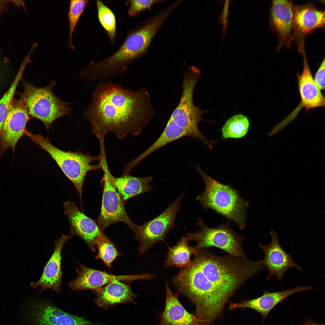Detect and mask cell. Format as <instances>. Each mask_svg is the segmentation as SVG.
<instances>
[{
    "label": "cell",
    "mask_w": 325,
    "mask_h": 325,
    "mask_svg": "<svg viewBox=\"0 0 325 325\" xmlns=\"http://www.w3.org/2000/svg\"><path fill=\"white\" fill-rule=\"evenodd\" d=\"M325 63L324 58L316 72L314 79L316 85L320 90L325 89Z\"/></svg>",
    "instance_id": "f546056e"
},
{
    "label": "cell",
    "mask_w": 325,
    "mask_h": 325,
    "mask_svg": "<svg viewBox=\"0 0 325 325\" xmlns=\"http://www.w3.org/2000/svg\"><path fill=\"white\" fill-rule=\"evenodd\" d=\"M185 188L180 196L169 204L162 212L154 218L138 226L135 233L139 242L137 249L144 253L156 243L165 242L169 232L176 226V215L179 210L186 191Z\"/></svg>",
    "instance_id": "ba28073f"
},
{
    "label": "cell",
    "mask_w": 325,
    "mask_h": 325,
    "mask_svg": "<svg viewBox=\"0 0 325 325\" xmlns=\"http://www.w3.org/2000/svg\"><path fill=\"white\" fill-rule=\"evenodd\" d=\"M55 84L53 81L46 86L38 87L24 83L22 99L30 115L42 121L48 130L55 120L70 111L67 104L54 94L53 88Z\"/></svg>",
    "instance_id": "8992f818"
},
{
    "label": "cell",
    "mask_w": 325,
    "mask_h": 325,
    "mask_svg": "<svg viewBox=\"0 0 325 325\" xmlns=\"http://www.w3.org/2000/svg\"><path fill=\"white\" fill-rule=\"evenodd\" d=\"M302 325H325V324L316 323L311 319L307 318L304 321Z\"/></svg>",
    "instance_id": "1f68e13d"
},
{
    "label": "cell",
    "mask_w": 325,
    "mask_h": 325,
    "mask_svg": "<svg viewBox=\"0 0 325 325\" xmlns=\"http://www.w3.org/2000/svg\"><path fill=\"white\" fill-rule=\"evenodd\" d=\"M96 5L98 20L113 45L116 36V17L111 9L102 1H96Z\"/></svg>",
    "instance_id": "d4e9b609"
},
{
    "label": "cell",
    "mask_w": 325,
    "mask_h": 325,
    "mask_svg": "<svg viewBox=\"0 0 325 325\" xmlns=\"http://www.w3.org/2000/svg\"><path fill=\"white\" fill-rule=\"evenodd\" d=\"M163 0H130L127 1L126 5H129L128 14L130 17H134L146 10H150L154 4L161 3Z\"/></svg>",
    "instance_id": "f1b7e54d"
},
{
    "label": "cell",
    "mask_w": 325,
    "mask_h": 325,
    "mask_svg": "<svg viewBox=\"0 0 325 325\" xmlns=\"http://www.w3.org/2000/svg\"><path fill=\"white\" fill-rule=\"evenodd\" d=\"M122 282L114 280L93 290L97 296L95 303L107 308L118 304L135 303L134 299L136 296L130 285Z\"/></svg>",
    "instance_id": "44dd1931"
},
{
    "label": "cell",
    "mask_w": 325,
    "mask_h": 325,
    "mask_svg": "<svg viewBox=\"0 0 325 325\" xmlns=\"http://www.w3.org/2000/svg\"><path fill=\"white\" fill-rule=\"evenodd\" d=\"M70 236L63 235L54 241L55 248L52 254L44 268L40 278L32 283L33 288L39 287V293L47 289H53L56 293L61 291L62 273L61 269L62 249L65 243L71 238Z\"/></svg>",
    "instance_id": "ac0fdd59"
},
{
    "label": "cell",
    "mask_w": 325,
    "mask_h": 325,
    "mask_svg": "<svg viewBox=\"0 0 325 325\" xmlns=\"http://www.w3.org/2000/svg\"><path fill=\"white\" fill-rule=\"evenodd\" d=\"M101 181L103 186L101 208L96 222L100 230L104 231L110 225L122 222L128 225L135 234L138 225L129 218L125 210V203L110 179L106 170Z\"/></svg>",
    "instance_id": "9c48e42d"
},
{
    "label": "cell",
    "mask_w": 325,
    "mask_h": 325,
    "mask_svg": "<svg viewBox=\"0 0 325 325\" xmlns=\"http://www.w3.org/2000/svg\"><path fill=\"white\" fill-rule=\"evenodd\" d=\"M314 289L311 286H299L283 291L271 292L264 291L262 296L256 298L244 300L240 303L229 302V309L231 311L237 308L253 309L262 315V324L271 310L286 298L295 293Z\"/></svg>",
    "instance_id": "e0dca14e"
},
{
    "label": "cell",
    "mask_w": 325,
    "mask_h": 325,
    "mask_svg": "<svg viewBox=\"0 0 325 325\" xmlns=\"http://www.w3.org/2000/svg\"><path fill=\"white\" fill-rule=\"evenodd\" d=\"M28 63L27 60H24L10 88L0 100V134L3 124L12 104L17 86L22 78L25 67Z\"/></svg>",
    "instance_id": "484cf974"
},
{
    "label": "cell",
    "mask_w": 325,
    "mask_h": 325,
    "mask_svg": "<svg viewBox=\"0 0 325 325\" xmlns=\"http://www.w3.org/2000/svg\"><path fill=\"white\" fill-rule=\"evenodd\" d=\"M25 134L32 141L47 152L55 161L65 175L74 184L78 190L82 202L84 181L87 173L91 171L103 169L101 156H91L80 152H71L62 150L53 145L48 137L33 134L26 130Z\"/></svg>",
    "instance_id": "5b68a950"
},
{
    "label": "cell",
    "mask_w": 325,
    "mask_h": 325,
    "mask_svg": "<svg viewBox=\"0 0 325 325\" xmlns=\"http://www.w3.org/2000/svg\"><path fill=\"white\" fill-rule=\"evenodd\" d=\"M89 1L88 0H71L68 12L69 20V35L67 46L70 49H75L73 42V34L80 17L84 12Z\"/></svg>",
    "instance_id": "4316f807"
},
{
    "label": "cell",
    "mask_w": 325,
    "mask_h": 325,
    "mask_svg": "<svg viewBox=\"0 0 325 325\" xmlns=\"http://www.w3.org/2000/svg\"><path fill=\"white\" fill-rule=\"evenodd\" d=\"M294 5L292 1L273 0L271 6L269 23L278 38L277 51L283 46L290 47L293 41L292 20Z\"/></svg>",
    "instance_id": "5bb4252c"
},
{
    "label": "cell",
    "mask_w": 325,
    "mask_h": 325,
    "mask_svg": "<svg viewBox=\"0 0 325 325\" xmlns=\"http://www.w3.org/2000/svg\"><path fill=\"white\" fill-rule=\"evenodd\" d=\"M154 114L145 88L132 90L108 80L99 82L94 90L84 116L90 122L92 132L103 143L109 133L120 139L138 135Z\"/></svg>",
    "instance_id": "7a4b0ae2"
},
{
    "label": "cell",
    "mask_w": 325,
    "mask_h": 325,
    "mask_svg": "<svg viewBox=\"0 0 325 325\" xmlns=\"http://www.w3.org/2000/svg\"><path fill=\"white\" fill-rule=\"evenodd\" d=\"M325 27V11L313 3L294 5L292 20L293 41L302 53L306 36L315 29Z\"/></svg>",
    "instance_id": "30bf717a"
},
{
    "label": "cell",
    "mask_w": 325,
    "mask_h": 325,
    "mask_svg": "<svg viewBox=\"0 0 325 325\" xmlns=\"http://www.w3.org/2000/svg\"><path fill=\"white\" fill-rule=\"evenodd\" d=\"M63 206L64 213L70 224L69 236L71 237L74 235L79 236L85 241L91 250L95 252L97 239L105 234L96 222L82 212L74 202L68 200L64 203Z\"/></svg>",
    "instance_id": "9a60e30c"
},
{
    "label": "cell",
    "mask_w": 325,
    "mask_h": 325,
    "mask_svg": "<svg viewBox=\"0 0 325 325\" xmlns=\"http://www.w3.org/2000/svg\"><path fill=\"white\" fill-rule=\"evenodd\" d=\"M95 245L98 250L95 258L101 259L106 265L110 268L112 263L119 255L114 245L105 235L97 239Z\"/></svg>",
    "instance_id": "83f0119b"
},
{
    "label": "cell",
    "mask_w": 325,
    "mask_h": 325,
    "mask_svg": "<svg viewBox=\"0 0 325 325\" xmlns=\"http://www.w3.org/2000/svg\"><path fill=\"white\" fill-rule=\"evenodd\" d=\"M77 263L79 267L76 270L77 277L68 284L70 289L76 292L87 289L94 290L116 280L131 282L137 280H150L156 276L155 274H152L150 272L135 275H114Z\"/></svg>",
    "instance_id": "4fadbf2b"
},
{
    "label": "cell",
    "mask_w": 325,
    "mask_h": 325,
    "mask_svg": "<svg viewBox=\"0 0 325 325\" xmlns=\"http://www.w3.org/2000/svg\"><path fill=\"white\" fill-rule=\"evenodd\" d=\"M26 315L32 325H93L83 318L68 313L48 302L39 300L29 305Z\"/></svg>",
    "instance_id": "7c38bea8"
},
{
    "label": "cell",
    "mask_w": 325,
    "mask_h": 325,
    "mask_svg": "<svg viewBox=\"0 0 325 325\" xmlns=\"http://www.w3.org/2000/svg\"><path fill=\"white\" fill-rule=\"evenodd\" d=\"M190 263L172 278L177 293L194 305L201 325L222 318L225 305L249 278L265 268L262 260L215 255L208 248L197 250Z\"/></svg>",
    "instance_id": "6da1fadb"
},
{
    "label": "cell",
    "mask_w": 325,
    "mask_h": 325,
    "mask_svg": "<svg viewBox=\"0 0 325 325\" xmlns=\"http://www.w3.org/2000/svg\"><path fill=\"white\" fill-rule=\"evenodd\" d=\"M29 116L22 99L13 101L0 134V156H2L9 147L14 151L17 142L25 134Z\"/></svg>",
    "instance_id": "8fae6325"
},
{
    "label": "cell",
    "mask_w": 325,
    "mask_h": 325,
    "mask_svg": "<svg viewBox=\"0 0 325 325\" xmlns=\"http://www.w3.org/2000/svg\"><path fill=\"white\" fill-rule=\"evenodd\" d=\"M249 126L247 118L241 114L236 115L228 119L222 128L224 138H240L246 134Z\"/></svg>",
    "instance_id": "cb8c5ba5"
},
{
    "label": "cell",
    "mask_w": 325,
    "mask_h": 325,
    "mask_svg": "<svg viewBox=\"0 0 325 325\" xmlns=\"http://www.w3.org/2000/svg\"><path fill=\"white\" fill-rule=\"evenodd\" d=\"M197 169L205 184L204 191L196 198L204 208H209L232 221L239 229L246 226L249 202L241 197L238 191L222 184L205 173L199 166Z\"/></svg>",
    "instance_id": "277c9868"
},
{
    "label": "cell",
    "mask_w": 325,
    "mask_h": 325,
    "mask_svg": "<svg viewBox=\"0 0 325 325\" xmlns=\"http://www.w3.org/2000/svg\"><path fill=\"white\" fill-rule=\"evenodd\" d=\"M231 1L225 0L223 9V13L220 17L218 23L222 25V33L223 38H224L226 31L227 27L228 25V20L229 15V7Z\"/></svg>",
    "instance_id": "4dcf8cb0"
},
{
    "label": "cell",
    "mask_w": 325,
    "mask_h": 325,
    "mask_svg": "<svg viewBox=\"0 0 325 325\" xmlns=\"http://www.w3.org/2000/svg\"><path fill=\"white\" fill-rule=\"evenodd\" d=\"M103 169L106 171L111 182L125 202L135 196L153 190L150 185L153 180L152 176L138 177L127 175L115 177L111 173L107 163L104 164Z\"/></svg>",
    "instance_id": "7402d4cb"
},
{
    "label": "cell",
    "mask_w": 325,
    "mask_h": 325,
    "mask_svg": "<svg viewBox=\"0 0 325 325\" xmlns=\"http://www.w3.org/2000/svg\"></svg>",
    "instance_id": "d6a6232c"
},
{
    "label": "cell",
    "mask_w": 325,
    "mask_h": 325,
    "mask_svg": "<svg viewBox=\"0 0 325 325\" xmlns=\"http://www.w3.org/2000/svg\"><path fill=\"white\" fill-rule=\"evenodd\" d=\"M271 238V243L266 245L261 243L259 247L264 252V258L263 259L265 268L268 271L267 279L275 275L278 281H281L285 272L291 268H295L301 271V268L292 259V256L286 252L281 246L276 232H270Z\"/></svg>",
    "instance_id": "2e32d148"
},
{
    "label": "cell",
    "mask_w": 325,
    "mask_h": 325,
    "mask_svg": "<svg viewBox=\"0 0 325 325\" xmlns=\"http://www.w3.org/2000/svg\"><path fill=\"white\" fill-rule=\"evenodd\" d=\"M190 241L186 236L181 238L174 246L168 247V251L163 265L164 268L172 266L182 268L191 262V256L194 255L197 250L188 243Z\"/></svg>",
    "instance_id": "603a6c76"
},
{
    "label": "cell",
    "mask_w": 325,
    "mask_h": 325,
    "mask_svg": "<svg viewBox=\"0 0 325 325\" xmlns=\"http://www.w3.org/2000/svg\"><path fill=\"white\" fill-rule=\"evenodd\" d=\"M159 12L128 31L124 42L113 53L99 61L91 60L82 72V77L90 82L107 81L114 75H122L128 67L146 53L158 30L166 19Z\"/></svg>",
    "instance_id": "3957f363"
},
{
    "label": "cell",
    "mask_w": 325,
    "mask_h": 325,
    "mask_svg": "<svg viewBox=\"0 0 325 325\" xmlns=\"http://www.w3.org/2000/svg\"><path fill=\"white\" fill-rule=\"evenodd\" d=\"M165 286V306L157 325H201V322L197 317L189 312L182 305L178 294L172 292L167 280Z\"/></svg>",
    "instance_id": "d6986e66"
},
{
    "label": "cell",
    "mask_w": 325,
    "mask_h": 325,
    "mask_svg": "<svg viewBox=\"0 0 325 325\" xmlns=\"http://www.w3.org/2000/svg\"><path fill=\"white\" fill-rule=\"evenodd\" d=\"M303 68L297 75L301 106L307 110L324 107L325 98L315 83L310 70L304 49L302 52Z\"/></svg>",
    "instance_id": "ffe728a7"
},
{
    "label": "cell",
    "mask_w": 325,
    "mask_h": 325,
    "mask_svg": "<svg viewBox=\"0 0 325 325\" xmlns=\"http://www.w3.org/2000/svg\"><path fill=\"white\" fill-rule=\"evenodd\" d=\"M200 230L194 232H187L190 240L195 242L194 248L197 250L203 248L215 247L236 257L245 256L242 247L243 237L237 233L231 228L229 222L222 223L214 228L209 227L203 219L199 217L196 222Z\"/></svg>",
    "instance_id": "52a82bcc"
}]
</instances>
